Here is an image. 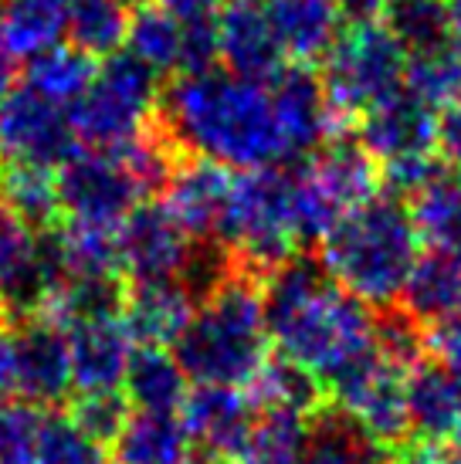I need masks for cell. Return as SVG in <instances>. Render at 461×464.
Here are the masks:
<instances>
[{
	"mask_svg": "<svg viewBox=\"0 0 461 464\" xmlns=\"http://www.w3.org/2000/svg\"><path fill=\"white\" fill-rule=\"evenodd\" d=\"M14 333V360H17V387L27 403L54 407L62 403L72 383V356H68V335L58 323L44 315H27Z\"/></svg>",
	"mask_w": 461,
	"mask_h": 464,
	"instance_id": "cell-17",
	"label": "cell"
},
{
	"mask_svg": "<svg viewBox=\"0 0 461 464\" xmlns=\"http://www.w3.org/2000/svg\"><path fill=\"white\" fill-rule=\"evenodd\" d=\"M400 305L424 329L461 315V265L448 255L427 251L410 271Z\"/></svg>",
	"mask_w": 461,
	"mask_h": 464,
	"instance_id": "cell-27",
	"label": "cell"
},
{
	"mask_svg": "<svg viewBox=\"0 0 461 464\" xmlns=\"http://www.w3.org/2000/svg\"><path fill=\"white\" fill-rule=\"evenodd\" d=\"M319 261L329 278L363 305L394 309L421 261L414 210L397 194H377L322 237Z\"/></svg>",
	"mask_w": 461,
	"mask_h": 464,
	"instance_id": "cell-3",
	"label": "cell"
},
{
	"mask_svg": "<svg viewBox=\"0 0 461 464\" xmlns=\"http://www.w3.org/2000/svg\"><path fill=\"white\" fill-rule=\"evenodd\" d=\"M119 4H123V7H142L146 0H119Z\"/></svg>",
	"mask_w": 461,
	"mask_h": 464,
	"instance_id": "cell-49",
	"label": "cell"
},
{
	"mask_svg": "<svg viewBox=\"0 0 461 464\" xmlns=\"http://www.w3.org/2000/svg\"><path fill=\"white\" fill-rule=\"evenodd\" d=\"M326 390L333 393L336 407L349 413L377 444L400 448L407 434H414L407 407V373L384 360L380 349H373L367 360L349 366Z\"/></svg>",
	"mask_w": 461,
	"mask_h": 464,
	"instance_id": "cell-10",
	"label": "cell"
},
{
	"mask_svg": "<svg viewBox=\"0 0 461 464\" xmlns=\"http://www.w3.org/2000/svg\"><path fill=\"white\" fill-rule=\"evenodd\" d=\"M197 241L167 214L163 204H142L119 227V268L132 285L183 282Z\"/></svg>",
	"mask_w": 461,
	"mask_h": 464,
	"instance_id": "cell-12",
	"label": "cell"
},
{
	"mask_svg": "<svg viewBox=\"0 0 461 464\" xmlns=\"http://www.w3.org/2000/svg\"><path fill=\"white\" fill-rule=\"evenodd\" d=\"M343 17H349V24L357 21H377V14H384L387 0H336Z\"/></svg>",
	"mask_w": 461,
	"mask_h": 464,
	"instance_id": "cell-45",
	"label": "cell"
},
{
	"mask_svg": "<svg viewBox=\"0 0 461 464\" xmlns=\"http://www.w3.org/2000/svg\"><path fill=\"white\" fill-rule=\"evenodd\" d=\"M306 464H390L387 448L339 407H322L309 420Z\"/></svg>",
	"mask_w": 461,
	"mask_h": 464,
	"instance_id": "cell-29",
	"label": "cell"
},
{
	"mask_svg": "<svg viewBox=\"0 0 461 464\" xmlns=\"http://www.w3.org/2000/svg\"><path fill=\"white\" fill-rule=\"evenodd\" d=\"M68 413L89 430L92 438L113 448V440L119 438V430L126 427L132 407H129V400L123 390H115V393H78V397L72 400V411Z\"/></svg>",
	"mask_w": 461,
	"mask_h": 464,
	"instance_id": "cell-39",
	"label": "cell"
},
{
	"mask_svg": "<svg viewBox=\"0 0 461 464\" xmlns=\"http://www.w3.org/2000/svg\"><path fill=\"white\" fill-rule=\"evenodd\" d=\"M201 298L183 282H150L132 285L123 305V323L136 346L173 349L183 329L191 325Z\"/></svg>",
	"mask_w": 461,
	"mask_h": 464,
	"instance_id": "cell-20",
	"label": "cell"
},
{
	"mask_svg": "<svg viewBox=\"0 0 461 464\" xmlns=\"http://www.w3.org/2000/svg\"><path fill=\"white\" fill-rule=\"evenodd\" d=\"M193 438L180 413L132 411L113 440V464H187Z\"/></svg>",
	"mask_w": 461,
	"mask_h": 464,
	"instance_id": "cell-23",
	"label": "cell"
},
{
	"mask_svg": "<svg viewBox=\"0 0 461 464\" xmlns=\"http://www.w3.org/2000/svg\"><path fill=\"white\" fill-rule=\"evenodd\" d=\"M445 7H448V44L461 58V0H445Z\"/></svg>",
	"mask_w": 461,
	"mask_h": 464,
	"instance_id": "cell-46",
	"label": "cell"
},
{
	"mask_svg": "<svg viewBox=\"0 0 461 464\" xmlns=\"http://www.w3.org/2000/svg\"><path fill=\"white\" fill-rule=\"evenodd\" d=\"M394 464H461V454L448 440H410L397 451Z\"/></svg>",
	"mask_w": 461,
	"mask_h": 464,
	"instance_id": "cell-42",
	"label": "cell"
},
{
	"mask_svg": "<svg viewBox=\"0 0 461 464\" xmlns=\"http://www.w3.org/2000/svg\"><path fill=\"white\" fill-rule=\"evenodd\" d=\"M68 44L92 58H113L126 44L129 14L119 0H64Z\"/></svg>",
	"mask_w": 461,
	"mask_h": 464,
	"instance_id": "cell-34",
	"label": "cell"
},
{
	"mask_svg": "<svg viewBox=\"0 0 461 464\" xmlns=\"http://www.w3.org/2000/svg\"><path fill=\"white\" fill-rule=\"evenodd\" d=\"M156 4H163L170 14H177L187 24H201V21H218L228 0H156Z\"/></svg>",
	"mask_w": 461,
	"mask_h": 464,
	"instance_id": "cell-44",
	"label": "cell"
},
{
	"mask_svg": "<svg viewBox=\"0 0 461 464\" xmlns=\"http://www.w3.org/2000/svg\"><path fill=\"white\" fill-rule=\"evenodd\" d=\"M380 167L359 140H329L292 169L302 241H322L336 224L380 194Z\"/></svg>",
	"mask_w": 461,
	"mask_h": 464,
	"instance_id": "cell-8",
	"label": "cell"
},
{
	"mask_svg": "<svg viewBox=\"0 0 461 464\" xmlns=\"http://www.w3.org/2000/svg\"><path fill=\"white\" fill-rule=\"evenodd\" d=\"M72 356V383L75 393H115L123 390L129 362L136 356V339L129 335L123 315L82 319L62 325Z\"/></svg>",
	"mask_w": 461,
	"mask_h": 464,
	"instance_id": "cell-16",
	"label": "cell"
},
{
	"mask_svg": "<svg viewBox=\"0 0 461 464\" xmlns=\"http://www.w3.org/2000/svg\"><path fill=\"white\" fill-rule=\"evenodd\" d=\"M407 54L448 48V7L445 0H387L380 17Z\"/></svg>",
	"mask_w": 461,
	"mask_h": 464,
	"instance_id": "cell-35",
	"label": "cell"
},
{
	"mask_svg": "<svg viewBox=\"0 0 461 464\" xmlns=\"http://www.w3.org/2000/svg\"><path fill=\"white\" fill-rule=\"evenodd\" d=\"M68 34L64 0H0V58L34 62Z\"/></svg>",
	"mask_w": 461,
	"mask_h": 464,
	"instance_id": "cell-22",
	"label": "cell"
},
{
	"mask_svg": "<svg viewBox=\"0 0 461 464\" xmlns=\"http://www.w3.org/2000/svg\"><path fill=\"white\" fill-rule=\"evenodd\" d=\"M255 413V403L238 387H191L180 417L211 461L238 464Z\"/></svg>",
	"mask_w": 461,
	"mask_h": 464,
	"instance_id": "cell-19",
	"label": "cell"
},
{
	"mask_svg": "<svg viewBox=\"0 0 461 464\" xmlns=\"http://www.w3.org/2000/svg\"><path fill=\"white\" fill-rule=\"evenodd\" d=\"M218 48L230 75L251 82H271L289 68L269 0H228L218 14Z\"/></svg>",
	"mask_w": 461,
	"mask_h": 464,
	"instance_id": "cell-14",
	"label": "cell"
},
{
	"mask_svg": "<svg viewBox=\"0 0 461 464\" xmlns=\"http://www.w3.org/2000/svg\"><path fill=\"white\" fill-rule=\"evenodd\" d=\"M54 288L58 261L52 234L34 231L0 204V302L17 315H38Z\"/></svg>",
	"mask_w": 461,
	"mask_h": 464,
	"instance_id": "cell-13",
	"label": "cell"
},
{
	"mask_svg": "<svg viewBox=\"0 0 461 464\" xmlns=\"http://www.w3.org/2000/svg\"><path fill=\"white\" fill-rule=\"evenodd\" d=\"M244 393L255 403V411L316 417L322 411V400H326V383L299 362L285 360V356H269L265 366L255 373V380L244 387Z\"/></svg>",
	"mask_w": 461,
	"mask_h": 464,
	"instance_id": "cell-28",
	"label": "cell"
},
{
	"mask_svg": "<svg viewBox=\"0 0 461 464\" xmlns=\"http://www.w3.org/2000/svg\"><path fill=\"white\" fill-rule=\"evenodd\" d=\"M0 204L31 224L34 231H52L62 218L58 169L48 167H7L0 169Z\"/></svg>",
	"mask_w": 461,
	"mask_h": 464,
	"instance_id": "cell-31",
	"label": "cell"
},
{
	"mask_svg": "<svg viewBox=\"0 0 461 464\" xmlns=\"http://www.w3.org/2000/svg\"><path fill=\"white\" fill-rule=\"evenodd\" d=\"M269 11L289 62L302 68L326 62L343 34V11L336 0H269Z\"/></svg>",
	"mask_w": 461,
	"mask_h": 464,
	"instance_id": "cell-21",
	"label": "cell"
},
{
	"mask_svg": "<svg viewBox=\"0 0 461 464\" xmlns=\"http://www.w3.org/2000/svg\"><path fill=\"white\" fill-rule=\"evenodd\" d=\"M234 173L211 160L177 163L163 187V207L197 245H221Z\"/></svg>",
	"mask_w": 461,
	"mask_h": 464,
	"instance_id": "cell-15",
	"label": "cell"
},
{
	"mask_svg": "<svg viewBox=\"0 0 461 464\" xmlns=\"http://www.w3.org/2000/svg\"><path fill=\"white\" fill-rule=\"evenodd\" d=\"M21 393L17 387V360H14V333L0 329V407L14 403Z\"/></svg>",
	"mask_w": 461,
	"mask_h": 464,
	"instance_id": "cell-43",
	"label": "cell"
},
{
	"mask_svg": "<svg viewBox=\"0 0 461 464\" xmlns=\"http://www.w3.org/2000/svg\"><path fill=\"white\" fill-rule=\"evenodd\" d=\"M156 112L160 75L126 52L105 58L89 92L68 109L78 146L95 153H123L126 146L150 136Z\"/></svg>",
	"mask_w": 461,
	"mask_h": 464,
	"instance_id": "cell-6",
	"label": "cell"
},
{
	"mask_svg": "<svg viewBox=\"0 0 461 464\" xmlns=\"http://www.w3.org/2000/svg\"><path fill=\"white\" fill-rule=\"evenodd\" d=\"M173 356L193 387H248L271 356L265 295L248 271H234L197 302Z\"/></svg>",
	"mask_w": 461,
	"mask_h": 464,
	"instance_id": "cell-4",
	"label": "cell"
},
{
	"mask_svg": "<svg viewBox=\"0 0 461 464\" xmlns=\"http://www.w3.org/2000/svg\"><path fill=\"white\" fill-rule=\"evenodd\" d=\"M95 72L99 68H95L92 54H85L75 44H58L52 52L38 54L34 62H27L25 85L41 99L62 105V109H72L89 92Z\"/></svg>",
	"mask_w": 461,
	"mask_h": 464,
	"instance_id": "cell-30",
	"label": "cell"
},
{
	"mask_svg": "<svg viewBox=\"0 0 461 464\" xmlns=\"http://www.w3.org/2000/svg\"><path fill=\"white\" fill-rule=\"evenodd\" d=\"M437 156L461 167V95L437 112Z\"/></svg>",
	"mask_w": 461,
	"mask_h": 464,
	"instance_id": "cell-41",
	"label": "cell"
},
{
	"mask_svg": "<svg viewBox=\"0 0 461 464\" xmlns=\"http://www.w3.org/2000/svg\"><path fill=\"white\" fill-rule=\"evenodd\" d=\"M44 407L7 403L0 407V464H38V430Z\"/></svg>",
	"mask_w": 461,
	"mask_h": 464,
	"instance_id": "cell-38",
	"label": "cell"
},
{
	"mask_svg": "<svg viewBox=\"0 0 461 464\" xmlns=\"http://www.w3.org/2000/svg\"><path fill=\"white\" fill-rule=\"evenodd\" d=\"M265 319L279 356L329 387L377 349V315L343 292L322 261L295 255L265 278Z\"/></svg>",
	"mask_w": 461,
	"mask_h": 464,
	"instance_id": "cell-2",
	"label": "cell"
},
{
	"mask_svg": "<svg viewBox=\"0 0 461 464\" xmlns=\"http://www.w3.org/2000/svg\"><path fill=\"white\" fill-rule=\"evenodd\" d=\"M407 92L417 95L424 105L441 112L451 99L461 95V58L448 48L410 54L407 65Z\"/></svg>",
	"mask_w": 461,
	"mask_h": 464,
	"instance_id": "cell-37",
	"label": "cell"
},
{
	"mask_svg": "<svg viewBox=\"0 0 461 464\" xmlns=\"http://www.w3.org/2000/svg\"><path fill=\"white\" fill-rule=\"evenodd\" d=\"M414 220L431 251L461 265V177L441 173L435 183H427L414 197Z\"/></svg>",
	"mask_w": 461,
	"mask_h": 464,
	"instance_id": "cell-32",
	"label": "cell"
},
{
	"mask_svg": "<svg viewBox=\"0 0 461 464\" xmlns=\"http://www.w3.org/2000/svg\"><path fill=\"white\" fill-rule=\"evenodd\" d=\"M167 140L193 160L255 173L292 163V146L275 109L271 82L230 75L228 68H207L173 78L163 95Z\"/></svg>",
	"mask_w": 461,
	"mask_h": 464,
	"instance_id": "cell-1",
	"label": "cell"
},
{
	"mask_svg": "<svg viewBox=\"0 0 461 464\" xmlns=\"http://www.w3.org/2000/svg\"><path fill=\"white\" fill-rule=\"evenodd\" d=\"M359 146L387 167L410 156L437 153V112L407 89L359 116Z\"/></svg>",
	"mask_w": 461,
	"mask_h": 464,
	"instance_id": "cell-18",
	"label": "cell"
},
{
	"mask_svg": "<svg viewBox=\"0 0 461 464\" xmlns=\"http://www.w3.org/2000/svg\"><path fill=\"white\" fill-rule=\"evenodd\" d=\"M187 31L191 24L163 4H142L129 14L126 54L142 62L153 75H187Z\"/></svg>",
	"mask_w": 461,
	"mask_h": 464,
	"instance_id": "cell-24",
	"label": "cell"
},
{
	"mask_svg": "<svg viewBox=\"0 0 461 464\" xmlns=\"http://www.w3.org/2000/svg\"><path fill=\"white\" fill-rule=\"evenodd\" d=\"M187 464H214V461H211V458H191Z\"/></svg>",
	"mask_w": 461,
	"mask_h": 464,
	"instance_id": "cell-50",
	"label": "cell"
},
{
	"mask_svg": "<svg viewBox=\"0 0 461 464\" xmlns=\"http://www.w3.org/2000/svg\"><path fill=\"white\" fill-rule=\"evenodd\" d=\"M427 356L461 380V315L427 329Z\"/></svg>",
	"mask_w": 461,
	"mask_h": 464,
	"instance_id": "cell-40",
	"label": "cell"
},
{
	"mask_svg": "<svg viewBox=\"0 0 461 464\" xmlns=\"http://www.w3.org/2000/svg\"><path fill=\"white\" fill-rule=\"evenodd\" d=\"M302 231L295 214L292 169H255L238 173L230 187L228 218L221 231V247L251 271L271 275L299 255Z\"/></svg>",
	"mask_w": 461,
	"mask_h": 464,
	"instance_id": "cell-5",
	"label": "cell"
},
{
	"mask_svg": "<svg viewBox=\"0 0 461 464\" xmlns=\"http://www.w3.org/2000/svg\"><path fill=\"white\" fill-rule=\"evenodd\" d=\"M11 92H14V85H11V62H4V58H0V102H4Z\"/></svg>",
	"mask_w": 461,
	"mask_h": 464,
	"instance_id": "cell-47",
	"label": "cell"
},
{
	"mask_svg": "<svg viewBox=\"0 0 461 464\" xmlns=\"http://www.w3.org/2000/svg\"><path fill=\"white\" fill-rule=\"evenodd\" d=\"M123 393L132 411L180 413L187 403V393H191V380L173 356V349L140 346L129 362Z\"/></svg>",
	"mask_w": 461,
	"mask_h": 464,
	"instance_id": "cell-26",
	"label": "cell"
},
{
	"mask_svg": "<svg viewBox=\"0 0 461 464\" xmlns=\"http://www.w3.org/2000/svg\"><path fill=\"white\" fill-rule=\"evenodd\" d=\"M410 54L384 21H357L343 27L322 62V89L336 119L367 116L407 89Z\"/></svg>",
	"mask_w": 461,
	"mask_h": 464,
	"instance_id": "cell-7",
	"label": "cell"
},
{
	"mask_svg": "<svg viewBox=\"0 0 461 464\" xmlns=\"http://www.w3.org/2000/svg\"><path fill=\"white\" fill-rule=\"evenodd\" d=\"M82 146L72 130V116L62 105L41 99L21 85L0 102V163L4 167L58 169Z\"/></svg>",
	"mask_w": 461,
	"mask_h": 464,
	"instance_id": "cell-11",
	"label": "cell"
},
{
	"mask_svg": "<svg viewBox=\"0 0 461 464\" xmlns=\"http://www.w3.org/2000/svg\"><path fill=\"white\" fill-rule=\"evenodd\" d=\"M150 183L132 169L126 153L78 150L58 167V197L68 224L119 231L136 207L146 204Z\"/></svg>",
	"mask_w": 461,
	"mask_h": 464,
	"instance_id": "cell-9",
	"label": "cell"
},
{
	"mask_svg": "<svg viewBox=\"0 0 461 464\" xmlns=\"http://www.w3.org/2000/svg\"><path fill=\"white\" fill-rule=\"evenodd\" d=\"M38 464H113L109 444L95 440L68 411H44L38 430Z\"/></svg>",
	"mask_w": 461,
	"mask_h": 464,
	"instance_id": "cell-36",
	"label": "cell"
},
{
	"mask_svg": "<svg viewBox=\"0 0 461 464\" xmlns=\"http://www.w3.org/2000/svg\"><path fill=\"white\" fill-rule=\"evenodd\" d=\"M309 420L299 413L258 411L238 464H306Z\"/></svg>",
	"mask_w": 461,
	"mask_h": 464,
	"instance_id": "cell-33",
	"label": "cell"
},
{
	"mask_svg": "<svg viewBox=\"0 0 461 464\" xmlns=\"http://www.w3.org/2000/svg\"><path fill=\"white\" fill-rule=\"evenodd\" d=\"M448 444L455 448V451L461 454V417H458V424H455V430L448 434Z\"/></svg>",
	"mask_w": 461,
	"mask_h": 464,
	"instance_id": "cell-48",
	"label": "cell"
},
{
	"mask_svg": "<svg viewBox=\"0 0 461 464\" xmlns=\"http://www.w3.org/2000/svg\"><path fill=\"white\" fill-rule=\"evenodd\" d=\"M410 427L421 440H448L461 417V380L441 362L424 360L407 373Z\"/></svg>",
	"mask_w": 461,
	"mask_h": 464,
	"instance_id": "cell-25",
	"label": "cell"
},
{
	"mask_svg": "<svg viewBox=\"0 0 461 464\" xmlns=\"http://www.w3.org/2000/svg\"><path fill=\"white\" fill-rule=\"evenodd\" d=\"M0 309H4V302H0Z\"/></svg>",
	"mask_w": 461,
	"mask_h": 464,
	"instance_id": "cell-51",
	"label": "cell"
}]
</instances>
